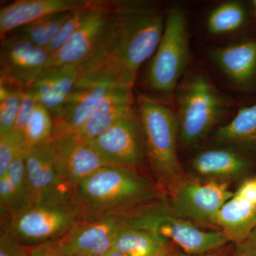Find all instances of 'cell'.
I'll use <instances>...</instances> for the list:
<instances>
[{
  "label": "cell",
  "mask_w": 256,
  "mask_h": 256,
  "mask_svg": "<svg viewBox=\"0 0 256 256\" xmlns=\"http://www.w3.org/2000/svg\"><path fill=\"white\" fill-rule=\"evenodd\" d=\"M36 102L31 86L23 87L21 106H20L18 119H16L14 127L15 129L18 130L23 134Z\"/></svg>",
  "instance_id": "31"
},
{
  "label": "cell",
  "mask_w": 256,
  "mask_h": 256,
  "mask_svg": "<svg viewBox=\"0 0 256 256\" xmlns=\"http://www.w3.org/2000/svg\"><path fill=\"white\" fill-rule=\"evenodd\" d=\"M233 256H237L236 254H234V255Z\"/></svg>",
  "instance_id": "38"
},
{
  "label": "cell",
  "mask_w": 256,
  "mask_h": 256,
  "mask_svg": "<svg viewBox=\"0 0 256 256\" xmlns=\"http://www.w3.org/2000/svg\"><path fill=\"white\" fill-rule=\"evenodd\" d=\"M0 63V76L30 87L44 70L54 66L53 54L12 32L2 38Z\"/></svg>",
  "instance_id": "14"
},
{
  "label": "cell",
  "mask_w": 256,
  "mask_h": 256,
  "mask_svg": "<svg viewBox=\"0 0 256 256\" xmlns=\"http://www.w3.org/2000/svg\"><path fill=\"white\" fill-rule=\"evenodd\" d=\"M215 225L236 245L256 227V176L244 180L218 212Z\"/></svg>",
  "instance_id": "15"
},
{
  "label": "cell",
  "mask_w": 256,
  "mask_h": 256,
  "mask_svg": "<svg viewBox=\"0 0 256 256\" xmlns=\"http://www.w3.org/2000/svg\"><path fill=\"white\" fill-rule=\"evenodd\" d=\"M235 254L238 256H256V227L246 238L236 245Z\"/></svg>",
  "instance_id": "33"
},
{
  "label": "cell",
  "mask_w": 256,
  "mask_h": 256,
  "mask_svg": "<svg viewBox=\"0 0 256 256\" xmlns=\"http://www.w3.org/2000/svg\"><path fill=\"white\" fill-rule=\"evenodd\" d=\"M136 102L152 172L158 186L171 192L184 178L178 156V128L174 110L146 94L138 92Z\"/></svg>",
  "instance_id": "4"
},
{
  "label": "cell",
  "mask_w": 256,
  "mask_h": 256,
  "mask_svg": "<svg viewBox=\"0 0 256 256\" xmlns=\"http://www.w3.org/2000/svg\"><path fill=\"white\" fill-rule=\"evenodd\" d=\"M134 104L132 85L114 86L90 118L74 133L84 139H94L134 112Z\"/></svg>",
  "instance_id": "19"
},
{
  "label": "cell",
  "mask_w": 256,
  "mask_h": 256,
  "mask_svg": "<svg viewBox=\"0 0 256 256\" xmlns=\"http://www.w3.org/2000/svg\"><path fill=\"white\" fill-rule=\"evenodd\" d=\"M114 22L112 1H100L92 18L53 55L54 66L82 65L116 45Z\"/></svg>",
  "instance_id": "10"
},
{
  "label": "cell",
  "mask_w": 256,
  "mask_h": 256,
  "mask_svg": "<svg viewBox=\"0 0 256 256\" xmlns=\"http://www.w3.org/2000/svg\"><path fill=\"white\" fill-rule=\"evenodd\" d=\"M136 78L120 62L111 47L82 65L80 76L55 121L54 138L76 132L100 106L114 86H134Z\"/></svg>",
  "instance_id": "3"
},
{
  "label": "cell",
  "mask_w": 256,
  "mask_h": 256,
  "mask_svg": "<svg viewBox=\"0 0 256 256\" xmlns=\"http://www.w3.org/2000/svg\"><path fill=\"white\" fill-rule=\"evenodd\" d=\"M188 16L182 8L166 14L162 38L148 67L146 82L152 92L169 97L178 88L190 62Z\"/></svg>",
  "instance_id": "7"
},
{
  "label": "cell",
  "mask_w": 256,
  "mask_h": 256,
  "mask_svg": "<svg viewBox=\"0 0 256 256\" xmlns=\"http://www.w3.org/2000/svg\"><path fill=\"white\" fill-rule=\"evenodd\" d=\"M100 2V1L96 0L89 1L85 6L74 11L68 20L64 24L58 34L46 50L53 55L58 52L92 18Z\"/></svg>",
  "instance_id": "29"
},
{
  "label": "cell",
  "mask_w": 256,
  "mask_h": 256,
  "mask_svg": "<svg viewBox=\"0 0 256 256\" xmlns=\"http://www.w3.org/2000/svg\"><path fill=\"white\" fill-rule=\"evenodd\" d=\"M168 256H194L188 255V254H185L183 252H170L169 255ZM200 256H224L222 252H220V250L218 252H210V254H206V255Z\"/></svg>",
  "instance_id": "35"
},
{
  "label": "cell",
  "mask_w": 256,
  "mask_h": 256,
  "mask_svg": "<svg viewBox=\"0 0 256 256\" xmlns=\"http://www.w3.org/2000/svg\"><path fill=\"white\" fill-rule=\"evenodd\" d=\"M52 144L57 174L67 191L106 165L92 143L76 133L56 136Z\"/></svg>",
  "instance_id": "13"
},
{
  "label": "cell",
  "mask_w": 256,
  "mask_h": 256,
  "mask_svg": "<svg viewBox=\"0 0 256 256\" xmlns=\"http://www.w3.org/2000/svg\"><path fill=\"white\" fill-rule=\"evenodd\" d=\"M86 0H18L0 10L1 38L21 26L46 15L72 12L88 3Z\"/></svg>",
  "instance_id": "18"
},
{
  "label": "cell",
  "mask_w": 256,
  "mask_h": 256,
  "mask_svg": "<svg viewBox=\"0 0 256 256\" xmlns=\"http://www.w3.org/2000/svg\"><path fill=\"white\" fill-rule=\"evenodd\" d=\"M252 10H254V14H255L256 16V0H252Z\"/></svg>",
  "instance_id": "37"
},
{
  "label": "cell",
  "mask_w": 256,
  "mask_h": 256,
  "mask_svg": "<svg viewBox=\"0 0 256 256\" xmlns=\"http://www.w3.org/2000/svg\"><path fill=\"white\" fill-rule=\"evenodd\" d=\"M74 11L46 15L12 32L41 48H47L58 34Z\"/></svg>",
  "instance_id": "26"
},
{
  "label": "cell",
  "mask_w": 256,
  "mask_h": 256,
  "mask_svg": "<svg viewBox=\"0 0 256 256\" xmlns=\"http://www.w3.org/2000/svg\"><path fill=\"white\" fill-rule=\"evenodd\" d=\"M88 140L106 165L136 170L142 164L146 156L142 128L136 108L100 136Z\"/></svg>",
  "instance_id": "12"
},
{
  "label": "cell",
  "mask_w": 256,
  "mask_h": 256,
  "mask_svg": "<svg viewBox=\"0 0 256 256\" xmlns=\"http://www.w3.org/2000/svg\"><path fill=\"white\" fill-rule=\"evenodd\" d=\"M32 256H64L58 240H54L32 248Z\"/></svg>",
  "instance_id": "34"
},
{
  "label": "cell",
  "mask_w": 256,
  "mask_h": 256,
  "mask_svg": "<svg viewBox=\"0 0 256 256\" xmlns=\"http://www.w3.org/2000/svg\"><path fill=\"white\" fill-rule=\"evenodd\" d=\"M116 11V52L136 78L142 64L156 53L164 34L166 15L154 3L112 1Z\"/></svg>",
  "instance_id": "5"
},
{
  "label": "cell",
  "mask_w": 256,
  "mask_h": 256,
  "mask_svg": "<svg viewBox=\"0 0 256 256\" xmlns=\"http://www.w3.org/2000/svg\"><path fill=\"white\" fill-rule=\"evenodd\" d=\"M170 208L174 214L193 223L213 224L234 192L227 182L184 178L171 192Z\"/></svg>",
  "instance_id": "9"
},
{
  "label": "cell",
  "mask_w": 256,
  "mask_h": 256,
  "mask_svg": "<svg viewBox=\"0 0 256 256\" xmlns=\"http://www.w3.org/2000/svg\"><path fill=\"white\" fill-rule=\"evenodd\" d=\"M23 87L0 76V138L12 130L21 106Z\"/></svg>",
  "instance_id": "27"
},
{
  "label": "cell",
  "mask_w": 256,
  "mask_h": 256,
  "mask_svg": "<svg viewBox=\"0 0 256 256\" xmlns=\"http://www.w3.org/2000/svg\"><path fill=\"white\" fill-rule=\"evenodd\" d=\"M176 90L174 112L178 140L185 146H196L223 118L230 104L212 80L200 72L188 76Z\"/></svg>",
  "instance_id": "6"
},
{
  "label": "cell",
  "mask_w": 256,
  "mask_h": 256,
  "mask_svg": "<svg viewBox=\"0 0 256 256\" xmlns=\"http://www.w3.org/2000/svg\"><path fill=\"white\" fill-rule=\"evenodd\" d=\"M26 148L24 136L15 128L0 138V178L6 174L13 162Z\"/></svg>",
  "instance_id": "30"
},
{
  "label": "cell",
  "mask_w": 256,
  "mask_h": 256,
  "mask_svg": "<svg viewBox=\"0 0 256 256\" xmlns=\"http://www.w3.org/2000/svg\"><path fill=\"white\" fill-rule=\"evenodd\" d=\"M54 127L55 121L52 114L46 108L36 102L24 132L26 146L52 141Z\"/></svg>",
  "instance_id": "28"
},
{
  "label": "cell",
  "mask_w": 256,
  "mask_h": 256,
  "mask_svg": "<svg viewBox=\"0 0 256 256\" xmlns=\"http://www.w3.org/2000/svg\"><path fill=\"white\" fill-rule=\"evenodd\" d=\"M133 214H110L80 220L60 239L64 256H102Z\"/></svg>",
  "instance_id": "11"
},
{
  "label": "cell",
  "mask_w": 256,
  "mask_h": 256,
  "mask_svg": "<svg viewBox=\"0 0 256 256\" xmlns=\"http://www.w3.org/2000/svg\"><path fill=\"white\" fill-rule=\"evenodd\" d=\"M84 220L110 214H134L160 197L159 186L134 169L105 165L72 192Z\"/></svg>",
  "instance_id": "1"
},
{
  "label": "cell",
  "mask_w": 256,
  "mask_h": 256,
  "mask_svg": "<svg viewBox=\"0 0 256 256\" xmlns=\"http://www.w3.org/2000/svg\"><path fill=\"white\" fill-rule=\"evenodd\" d=\"M130 224L146 229L178 245L188 255L200 256L218 252L229 242L222 230H206L174 214L169 206L150 205L133 214Z\"/></svg>",
  "instance_id": "8"
},
{
  "label": "cell",
  "mask_w": 256,
  "mask_h": 256,
  "mask_svg": "<svg viewBox=\"0 0 256 256\" xmlns=\"http://www.w3.org/2000/svg\"><path fill=\"white\" fill-rule=\"evenodd\" d=\"M52 141L28 146L25 151V168L32 196L58 188L65 190L56 169Z\"/></svg>",
  "instance_id": "21"
},
{
  "label": "cell",
  "mask_w": 256,
  "mask_h": 256,
  "mask_svg": "<svg viewBox=\"0 0 256 256\" xmlns=\"http://www.w3.org/2000/svg\"><path fill=\"white\" fill-rule=\"evenodd\" d=\"M218 142L245 150L256 149V104L242 107L228 124L215 132Z\"/></svg>",
  "instance_id": "24"
},
{
  "label": "cell",
  "mask_w": 256,
  "mask_h": 256,
  "mask_svg": "<svg viewBox=\"0 0 256 256\" xmlns=\"http://www.w3.org/2000/svg\"><path fill=\"white\" fill-rule=\"evenodd\" d=\"M250 161L237 150L213 148L197 154L192 162V170L206 180L227 182L242 178L250 170Z\"/></svg>",
  "instance_id": "20"
},
{
  "label": "cell",
  "mask_w": 256,
  "mask_h": 256,
  "mask_svg": "<svg viewBox=\"0 0 256 256\" xmlns=\"http://www.w3.org/2000/svg\"><path fill=\"white\" fill-rule=\"evenodd\" d=\"M208 54L236 87L248 90L256 84V40H242L210 48Z\"/></svg>",
  "instance_id": "16"
},
{
  "label": "cell",
  "mask_w": 256,
  "mask_h": 256,
  "mask_svg": "<svg viewBox=\"0 0 256 256\" xmlns=\"http://www.w3.org/2000/svg\"><path fill=\"white\" fill-rule=\"evenodd\" d=\"M102 256H131L128 255V254H124V252H118V250H110V252H106V254H104Z\"/></svg>",
  "instance_id": "36"
},
{
  "label": "cell",
  "mask_w": 256,
  "mask_h": 256,
  "mask_svg": "<svg viewBox=\"0 0 256 256\" xmlns=\"http://www.w3.org/2000/svg\"><path fill=\"white\" fill-rule=\"evenodd\" d=\"M80 70L78 64L54 66L44 70L31 86L37 102L46 108L54 121L60 118Z\"/></svg>",
  "instance_id": "17"
},
{
  "label": "cell",
  "mask_w": 256,
  "mask_h": 256,
  "mask_svg": "<svg viewBox=\"0 0 256 256\" xmlns=\"http://www.w3.org/2000/svg\"><path fill=\"white\" fill-rule=\"evenodd\" d=\"M32 249L18 242L9 232L1 229L0 256H32Z\"/></svg>",
  "instance_id": "32"
},
{
  "label": "cell",
  "mask_w": 256,
  "mask_h": 256,
  "mask_svg": "<svg viewBox=\"0 0 256 256\" xmlns=\"http://www.w3.org/2000/svg\"><path fill=\"white\" fill-rule=\"evenodd\" d=\"M82 220V207L73 194L58 188L33 195L2 222L1 227L20 244L34 248L60 240Z\"/></svg>",
  "instance_id": "2"
},
{
  "label": "cell",
  "mask_w": 256,
  "mask_h": 256,
  "mask_svg": "<svg viewBox=\"0 0 256 256\" xmlns=\"http://www.w3.org/2000/svg\"><path fill=\"white\" fill-rule=\"evenodd\" d=\"M24 154V152L18 156L6 174L0 178L1 222L22 208L32 196L25 168Z\"/></svg>",
  "instance_id": "22"
},
{
  "label": "cell",
  "mask_w": 256,
  "mask_h": 256,
  "mask_svg": "<svg viewBox=\"0 0 256 256\" xmlns=\"http://www.w3.org/2000/svg\"><path fill=\"white\" fill-rule=\"evenodd\" d=\"M247 21V12L238 1H228L218 4L207 16V32L214 36L228 34L244 28Z\"/></svg>",
  "instance_id": "25"
},
{
  "label": "cell",
  "mask_w": 256,
  "mask_h": 256,
  "mask_svg": "<svg viewBox=\"0 0 256 256\" xmlns=\"http://www.w3.org/2000/svg\"><path fill=\"white\" fill-rule=\"evenodd\" d=\"M112 249L131 256H168L171 252L168 240L130 222L116 236Z\"/></svg>",
  "instance_id": "23"
}]
</instances>
